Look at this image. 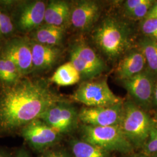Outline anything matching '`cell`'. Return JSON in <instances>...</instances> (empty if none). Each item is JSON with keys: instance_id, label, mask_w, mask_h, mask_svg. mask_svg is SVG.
Instances as JSON below:
<instances>
[{"instance_id": "e0dca14e", "label": "cell", "mask_w": 157, "mask_h": 157, "mask_svg": "<svg viewBox=\"0 0 157 157\" xmlns=\"http://www.w3.org/2000/svg\"><path fill=\"white\" fill-rule=\"evenodd\" d=\"M65 31V27L45 24L34 30L31 40L41 44L57 47L62 42Z\"/></svg>"}, {"instance_id": "4dcf8cb0", "label": "cell", "mask_w": 157, "mask_h": 157, "mask_svg": "<svg viewBox=\"0 0 157 157\" xmlns=\"http://www.w3.org/2000/svg\"><path fill=\"white\" fill-rule=\"evenodd\" d=\"M0 157H8L4 152L0 151Z\"/></svg>"}, {"instance_id": "9a60e30c", "label": "cell", "mask_w": 157, "mask_h": 157, "mask_svg": "<svg viewBox=\"0 0 157 157\" xmlns=\"http://www.w3.org/2000/svg\"><path fill=\"white\" fill-rule=\"evenodd\" d=\"M146 63L141 51H130L118 64L116 72L118 78L122 81L142 72Z\"/></svg>"}, {"instance_id": "1f68e13d", "label": "cell", "mask_w": 157, "mask_h": 157, "mask_svg": "<svg viewBox=\"0 0 157 157\" xmlns=\"http://www.w3.org/2000/svg\"></svg>"}, {"instance_id": "ac0fdd59", "label": "cell", "mask_w": 157, "mask_h": 157, "mask_svg": "<svg viewBox=\"0 0 157 157\" xmlns=\"http://www.w3.org/2000/svg\"><path fill=\"white\" fill-rule=\"evenodd\" d=\"M73 157H111V152L81 139L69 142Z\"/></svg>"}, {"instance_id": "3957f363", "label": "cell", "mask_w": 157, "mask_h": 157, "mask_svg": "<svg viewBox=\"0 0 157 157\" xmlns=\"http://www.w3.org/2000/svg\"><path fill=\"white\" fill-rule=\"evenodd\" d=\"M119 126L134 148L143 147L154 128L148 115L130 101L124 102L122 117Z\"/></svg>"}, {"instance_id": "7a4b0ae2", "label": "cell", "mask_w": 157, "mask_h": 157, "mask_svg": "<svg viewBox=\"0 0 157 157\" xmlns=\"http://www.w3.org/2000/svg\"><path fill=\"white\" fill-rule=\"evenodd\" d=\"M130 30L127 23L115 17H108L95 29L93 39L102 52L114 59L121 56L128 48Z\"/></svg>"}, {"instance_id": "484cf974", "label": "cell", "mask_w": 157, "mask_h": 157, "mask_svg": "<svg viewBox=\"0 0 157 157\" xmlns=\"http://www.w3.org/2000/svg\"><path fill=\"white\" fill-rule=\"evenodd\" d=\"M41 157H72V156L65 149L57 148L45 150Z\"/></svg>"}, {"instance_id": "d6986e66", "label": "cell", "mask_w": 157, "mask_h": 157, "mask_svg": "<svg viewBox=\"0 0 157 157\" xmlns=\"http://www.w3.org/2000/svg\"><path fill=\"white\" fill-rule=\"evenodd\" d=\"M81 79L80 73L71 62H67L58 67L51 81L60 86H69L78 83Z\"/></svg>"}, {"instance_id": "277c9868", "label": "cell", "mask_w": 157, "mask_h": 157, "mask_svg": "<svg viewBox=\"0 0 157 157\" xmlns=\"http://www.w3.org/2000/svg\"><path fill=\"white\" fill-rule=\"evenodd\" d=\"M81 140L110 152L128 154L134 149L119 125L93 126L83 124L81 128Z\"/></svg>"}, {"instance_id": "83f0119b", "label": "cell", "mask_w": 157, "mask_h": 157, "mask_svg": "<svg viewBox=\"0 0 157 157\" xmlns=\"http://www.w3.org/2000/svg\"><path fill=\"white\" fill-rule=\"evenodd\" d=\"M152 101L155 104V105L157 106V84L155 85L154 90V94H153V100Z\"/></svg>"}, {"instance_id": "2e32d148", "label": "cell", "mask_w": 157, "mask_h": 157, "mask_svg": "<svg viewBox=\"0 0 157 157\" xmlns=\"http://www.w3.org/2000/svg\"><path fill=\"white\" fill-rule=\"evenodd\" d=\"M71 7L65 1H51L46 6L44 22L56 26L65 27L70 21Z\"/></svg>"}, {"instance_id": "6da1fadb", "label": "cell", "mask_w": 157, "mask_h": 157, "mask_svg": "<svg viewBox=\"0 0 157 157\" xmlns=\"http://www.w3.org/2000/svg\"><path fill=\"white\" fill-rule=\"evenodd\" d=\"M63 101L43 78L24 76L0 91V132L22 128L57 102Z\"/></svg>"}, {"instance_id": "4316f807", "label": "cell", "mask_w": 157, "mask_h": 157, "mask_svg": "<svg viewBox=\"0 0 157 157\" xmlns=\"http://www.w3.org/2000/svg\"><path fill=\"white\" fill-rule=\"evenodd\" d=\"M143 1V0H128L125 1L124 4V8L126 13L128 15L129 13L133 11Z\"/></svg>"}, {"instance_id": "9c48e42d", "label": "cell", "mask_w": 157, "mask_h": 157, "mask_svg": "<svg viewBox=\"0 0 157 157\" xmlns=\"http://www.w3.org/2000/svg\"><path fill=\"white\" fill-rule=\"evenodd\" d=\"M124 102L110 107H83L78 112V119L86 125L110 126L119 125Z\"/></svg>"}, {"instance_id": "d4e9b609", "label": "cell", "mask_w": 157, "mask_h": 157, "mask_svg": "<svg viewBox=\"0 0 157 157\" xmlns=\"http://www.w3.org/2000/svg\"><path fill=\"white\" fill-rule=\"evenodd\" d=\"M141 29L149 38L157 41V19H145L142 23Z\"/></svg>"}, {"instance_id": "f546056e", "label": "cell", "mask_w": 157, "mask_h": 157, "mask_svg": "<svg viewBox=\"0 0 157 157\" xmlns=\"http://www.w3.org/2000/svg\"><path fill=\"white\" fill-rule=\"evenodd\" d=\"M127 157H148V156L143 154H131Z\"/></svg>"}, {"instance_id": "7402d4cb", "label": "cell", "mask_w": 157, "mask_h": 157, "mask_svg": "<svg viewBox=\"0 0 157 157\" xmlns=\"http://www.w3.org/2000/svg\"><path fill=\"white\" fill-rule=\"evenodd\" d=\"M153 1L151 0H143L139 6H137L133 11L129 13L128 15L136 19L146 17L148 12L153 5Z\"/></svg>"}, {"instance_id": "7c38bea8", "label": "cell", "mask_w": 157, "mask_h": 157, "mask_svg": "<svg viewBox=\"0 0 157 157\" xmlns=\"http://www.w3.org/2000/svg\"><path fill=\"white\" fill-rule=\"evenodd\" d=\"M100 6L94 1H79L71 7L70 22L80 30L90 29L98 19Z\"/></svg>"}, {"instance_id": "5b68a950", "label": "cell", "mask_w": 157, "mask_h": 157, "mask_svg": "<svg viewBox=\"0 0 157 157\" xmlns=\"http://www.w3.org/2000/svg\"><path fill=\"white\" fill-rule=\"evenodd\" d=\"M72 97L87 107H110L123 102L122 98L113 93L105 80L84 82Z\"/></svg>"}, {"instance_id": "52a82bcc", "label": "cell", "mask_w": 157, "mask_h": 157, "mask_svg": "<svg viewBox=\"0 0 157 157\" xmlns=\"http://www.w3.org/2000/svg\"><path fill=\"white\" fill-rule=\"evenodd\" d=\"M39 119L61 135L76 129L79 120L76 107L65 100L50 107Z\"/></svg>"}, {"instance_id": "44dd1931", "label": "cell", "mask_w": 157, "mask_h": 157, "mask_svg": "<svg viewBox=\"0 0 157 157\" xmlns=\"http://www.w3.org/2000/svg\"><path fill=\"white\" fill-rule=\"evenodd\" d=\"M139 45L149 69L152 72L157 73V40L145 38L141 40Z\"/></svg>"}, {"instance_id": "603a6c76", "label": "cell", "mask_w": 157, "mask_h": 157, "mask_svg": "<svg viewBox=\"0 0 157 157\" xmlns=\"http://www.w3.org/2000/svg\"><path fill=\"white\" fill-rule=\"evenodd\" d=\"M144 154L152 155L157 152V128H154L143 146Z\"/></svg>"}, {"instance_id": "cb8c5ba5", "label": "cell", "mask_w": 157, "mask_h": 157, "mask_svg": "<svg viewBox=\"0 0 157 157\" xmlns=\"http://www.w3.org/2000/svg\"><path fill=\"white\" fill-rule=\"evenodd\" d=\"M14 26L11 17L0 10V36H6L11 34Z\"/></svg>"}, {"instance_id": "ffe728a7", "label": "cell", "mask_w": 157, "mask_h": 157, "mask_svg": "<svg viewBox=\"0 0 157 157\" xmlns=\"http://www.w3.org/2000/svg\"><path fill=\"white\" fill-rule=\"evenodd\" d=\"M23 78L16 65L5 54L0 53V82L5 86L14 84Z\"/></svg>"}, {"instance_id": "f1b7e54d", "label": "cell", "mask_w": 157, "mask_h": 157, "mask_svg": "<svg viewBox=\"0 0 157 157\" xmlns=\"http://www.w3.org/2000/svg\"><path fill=\"white\" fill-rule=\"evenodd\" d=\"M17 157H29V155L27 152L22 150L17 153Z\"/></svg>"}, {"instance_id": "8fae6325", "label": "cell", "mask_w": 157, "mask_h": 157, "mask_svg": "<svg viewBox=\"0 0 157 157\" xmlns=\"http://www.w3.org/2000/svg\"><path fill=\"white\" fill-rule=\"evenodd\" d=\"M122 82L136 104L143 108L150 105L153 100L154 87L153 80L148 74L142 72Z\"/></svg>"}, {"instance_id": "30bf717a", "label": "cell", "mask_w": 157, "mask_h": 157, "mask_svg": "<svg viewBox=\"0 0 157 157\" xmlns=\"http://www.w3.org/2000/svg\"><path fill=\"white\" fill-rule=\"evenodd\" d=\"M1 52L14 63L23 77L33 72L30 40L26 37L10 40Z\"/></svg>"}, {"instance_id": "ba28073f", "label": "cell", "mask_w": 157, "mask_h": 157, "mask_svg": "<svg viewBox=\"0 0 157 157\" xmlns=\"http://www.w3.org/2000/svg\"><path fill=\"white\" fill-rule=\"evenodd\" d=\"M21 134L30 146L39 151H45L54 146L61 139V136L40 119L25 126L22 128Z\"/></svg>"}, {"instance_id": "5bb4252c", "label": "cell", "mask_w": 157, "mask_h": 157, "mask_svg": "<svg viewBox=\"0 0 157 157\" xmlns=\"http://www.w3.org/2000/svg\"><path fill=\"white\" fill-rule=\"evenodd\" d=\"M33 71H44L52 67L59 59L61 51L58 47L38 43L30 39Z\"/></svg>"}, {"instance_id": "4fadbf2b", "label": "cell", "mask_w": 157, "mask_h": 157, "mask_svg": "<svg viewBox=\"0 0 157 157\" xmlns=\"http://www.w3.org/2000/svg\"><path fill=\"white\" fill-rule=\"evenodd\" d=\"M47 4L42 1H35L23 6L17 19V25L25 32L34 31L44 22Z\"/></svg>"}, {"instance_id": "8992f818", "label": "cell", "mask_w": 157, "mask_h": 157, "mask_svg": "<svg viewBox=\"0 0 157 157\" xmlns=\"http://www.w3.org/2000/svg\"><path fill=\"white\" fill-rule=\"evenodd\" d=\"M70 58V62L80 73L81 78L84 80L94 78L106 69L104 61L84 42H78L73 45Z\"/></svg>"}]
</instances>
